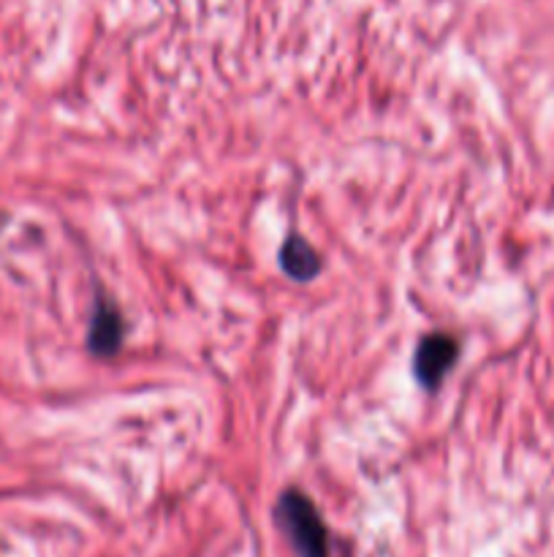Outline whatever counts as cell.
I'll use <instances>...</instances> for the list:
<instances>
[{
	"mask_svg": "<svg viewBox=\"0 0 554 557\" xmlns=\"http://www.w3.org/2000/svg\"><path fill=\"white\" fill-rule=\"evenodd\" d=\"M456 357H459V343H456V337L445 335V332H435V335L424 337L418 343L416 359H413L416 379L421 381L424 389H438L440 381L451 370V364L456 362Z\"/></svg>",
	"mask_w": 554,
	"mask_h": 557,
	"instance_id": "obj_2",
	"label": "cell"
},
{
	"mask_svg": "<svg viewBox=\"0 0 554 557\" xmlns=\"http://www.w3.org/2000/svg\"><path fill=\"white\" fill-rule=\"evenodd\" d=\"M280 267L288 277H293V281H310V277L318 275L320 259L318 253L310 248L307 239L288 237L280 248Z\"/></svg>",
	"mask_w": 554,
	"mask_h": 557,
	"instance_id": "obj_4",
	"label": "cell"
},
{
	"mask_svg": "<svg viewBox=\"0 0 554 557\" xmlns=\"http://www.w3.org/2000/svg\"><path fill=\"white\" fill-rule=\"evenodd\" d=\"M275 520L299 557H329V531L307 495L286 490L277 500Z\"/></svg>",
	"mask_w": 554,
	"mask_h": 557,
	"instance_id": "obj_1",
	"label": "cell"
},
{
	"mask_svg": "<svg viewBox=\"0 0 554 557\" xmlns=\"http://www.w3.org/2000/svg\"><path fill=\"white\" fill-rule=\"evenodd\" d=\"M123 335H125V324L119 310L101 299L96 308V315H92L90 337H87L90 351L98 354V357H112V354H117L119 346H123Z\"/></svg>",
	"mask_w": 554,
	"mask_h": 557,
	"instance_id": "obj_3",
	"label": "cell"
}]
</instances>
